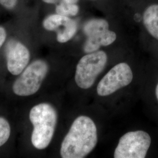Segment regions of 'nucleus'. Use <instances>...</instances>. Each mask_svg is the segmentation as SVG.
<instances>
[{"mask_svg":"<svg viewBox=\"0 0 158 158\" xmlns=\"http://www.w3.org/2000/svg\"><path fill=\"white\" fill-rule=\"evenodd\" d=\"M62 1L69 4H76L79 1V0H62Z\"/></svg>","mask_w":158,"mask_h":158,"instance_id":"17","label":"nucleus"},{"mask_svg":"<svg viewBox=\"0 0 158 158\" xmlns=\"http://www.w3.org/2000/svg\"><path fill=\"white\" fill-rule=\"evenodd\" d=\"M155 93H156V98H157V100H158V83L157 85H156V87Z\"/></svg>","mask_w":158,"mask_h":158,"instance_id":"18","label":"nucleus"},{"mask_svg":"<svg viewBox=\"0 0 158 158\" xmlns=\"http://www.w3.org/2000/svg\"><path fill=\"white\" fill-rule=\"evenodd\" d=\"M44 2L47 4H56L58 0H42Z\"/></svg>","mask_w":158,"mask_h":158,"instance_id":"16","label":"nucleus"},{"mask_svg":"<svg viewBox=\"0 0 158 158\" xmlns=\"http://www.w3.org/2000/svg\"><path fill=\"white\" fill-rule=\"evenodd\" d=\"M143 21L148 32L158 40V4H153L147 8L143 13Z\"/></svg>","mask_w":158,"mask_h":158,"instance_id":"10","label":"nucleus"},{"mask_svg":"<svg viewBox=\"0 0 158 158\" xmlns=\"http://www.w3.org/2000/svg\"><path fill=\"white\" fill-rule=\"evenodd\" d=\"M151 143V136L147 132H128L119 139L114 151V158H145Z\"/></svg>","mask_w":158,"mask_h":158,"instance_id":"5","label":"nucleus"},{"mask_svg":"<svg viewBox=\"0 0 158 158\" xmlns=\"http://www.w3.org/2000/svg\"><path fill=\"white\" fill-rule=\"evenodd\" d=\"M117 39L116 34L109 29L99 32L87 36L83 49L85 53H89L98 51L102 46L110 45Z\"/></svg>","mask_w":158,"mask_h":158,"instance_id":"9","label":"nucleus"},{"mask_svg":"<svg viewBox=\"0 0 158 158\" xmlns=\"http://www.w3.org/2000/svg\"><path fill=\"white\" fill-rule=\"evenodd\" d=\"M133 73L126 63H120L114 66L100 80L97 87V94L105 97L127 86L132 82Z\"/></svg>","mask_w":158,"mask_h":158,"instance_id":"6","label":"nucleus"},{"mask_svg":"<svg viewBox=\"0 0 158 158\" xmlns=\"http://www.w3.org/2000/svg\"><path fill=\"white\" fill-rule=\"evenodd\" d=\"M6 37V33L5 29L0 27V48L4 43Z\"/></svg>","mask_w":158,"mask_h":158,"instance_id":"15","label":"nucleus"},{"mask_svg":"<svg viewBox=\"0 0 158 158\" xmlns=\"http://www.w3.org/2000/svg\"><path fill=\"white\" fill-rule=\"evenodd\" d=\"M79 11V7L76 4H69L62 1L61 2L56 6V14L66 16H76Z\"/></svg>","mask_w":158,"mask_h":158,"instance_id":"12","label":"nucleus"},{"mask_svg":"<svg viewBox=\"0 0 158 158\" xmlns=\"http://www.w3.org/2000/svg\"><path fill=\"white\" fill-rule=\"evenodd\" d=\"M48 70V65L45 61H34L24 69L14 83V93L19 96L33 95L39 90Z\"/></svg>","mask_w":158,"mask_h":158,"instance_id":"4","label":"nucleus"},{"mask_svg":"<svg viewBox=\"0 0 158 158\" xmlns=\"http://www.w3.org/2000/svg\"><path fill=\"white\" fill-rule=\"evenodd\" d=\"M44 28L49 31H56L57 40L66 43L71 40L77 30V23L69 17L53 14L46 17L43 22Z\"/></svg>","mask_w":158,"mask_h":158,"instance_id":"7","label":"nucleus"},{"mask_svg":"<svg viewBox=\"0 0 158 158\" xmlns=\"http://www.w3.org/2000/svg\"><path fill=\"white\" fill-rule=\"evenodd\" d=\"M11 134V128L8 121L0 117V147L8 140Z\"/></svg>","mask_w":158,"mask_h":158,"instance_id":"13","label":"nucleus"},{"mask_svg":"<svg viewBox=\"0 0 158 158\" xmlns=\"http://www.w3.org/2000/svg\"><path fill=\"white\" fill-rule=\"evenodd\" d=\"M18 0H0L1 5L8 10H12L17 6Z\"/></svg>","mask_w":158,"mask_h":158,"instance_id":"14","label":"nucleus"},{"mask_svg":"<svg viewBox=\"0 0 158 158\" xmlns=\"http://www.w3.org/2000/svg\"><path fill=\"white\" fill-rule=\"evenodd\" d=\"M30 53L22 43L10 41L6 46V64L8 71L13 75L20 74L28 64Z\"/></svg>","mask_w":158,"mask_h":158,"instance_id":"8","label":"nucleus"},{"mask_svg":"<svg viewBox=\"0 0 158 158\" xmlns=\"http://www.w3.org/2000/svg\"><path fill=\"white\" fill-rule=\"evenodd\" d=\"M107 60V54L102 51L89 53L82 57L77 64L74 76L79 87L83 89L90 88L104 69Z\"/></svg>","mask_w":158,"mask_h":158,"instance_id":"3","label":"nucleus"},{"mask_svg":"<svg viewBox=\"0 0 158 158\" xmlns=\"http://www.w3.org/2000/svg\"><path fill=\"white\" fill-rule=\"evenodd\" d=\"M98 141L94 122L89 117L81 115L75 119L60 148L63 158H83L95 148Z\"/></svg>","mask_w":158,"mask_h":158,"instance_id":"1","label":"nucleus"},{"mask_svg":"<svg viewBox=\"0 0 158 158\" xmlns=\"http://www.w3.org/2000/svg\"><path fill=\"white\" fill-rule=\"evenodd\" d=\"M109 28V23L104 19H93L85 23L83 31L87 36L93 34L107 30Z\"/></svg>","mask_w":158,"mask_h":158,"instance_id":"11","label":"nucleus"},{"mask_svg":"<svg viewBox=\"0 0 158 158\" xmlns=\"http://www.w3.org/2000/svg\"><path fill=\"white\" fill-rule=\"evenodd\" d=\"M29 119L34 126L31 142L40 150L46 148L54 135L57 120L56 111L48 103H40L31 110Z\"/></svg>","mask_w":158,"mask_h":158,"instance_id":"2","label":"nucleus"}]
</instances>
